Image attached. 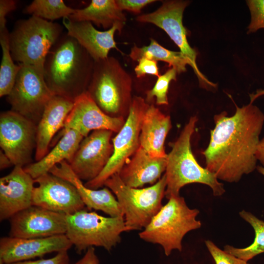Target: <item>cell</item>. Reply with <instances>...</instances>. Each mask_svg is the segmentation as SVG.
<instances>
[{
	"label": "cell",
	"mask_w": 264,
	"mask_h": 264,
	"mask_svg": "<svg viewBox=\"0 0 264 264\" xmlns=\"http://www.w3.org/2000/svg\"><path fill=\"white\" fill-rule=\"evenodd\" d=\"M235 105L233 115L223 111L214 116L215 127L202 152L205 168L218 179L230 183L238 182L256 169V152L264 124V113L252 103L242 107Z\"/></svg>",
	"instance_id": "6da1fadb"
},
{
	"label": "cell",
	"mask_w": 264,
	"mask_h": 264,
	"mask_svg": "<svg viewBox=\"0 0 264 264\" xmlns=\"http://www.w3.org/2000/svg\"><path fill=\"white\" fill-rule=\"evenodd\" d=\"M94 61L73 37L62 34L46 56L45 82L51 91L73 101L87 91Z\"/></svg>",
	"instance_id": "7a4b0ae2"
},
{
	"label": "cell",
	"mask_w": 264,
	"mask_h": 264,
	"mask_svg": "<svg viewBox=\"0 0 264 264\" xmlns=\"http://www.w3.org/2000/svg\"><path fill=\"white\" fill-rule=\"evenodd\" d=\"M198 120L196 116L190 117L177 140L172 144V150L167 154L165 196L168 199L179 196L182 187L194 183L209 186L215 196H221L225 191L216 175L200 166L193 154L191 138Z\"/></svg>",
	"instance_id": "3957f363"
},
{
	"label": "cell",
	"mask_w": 264,
	"mask_h": 264,
	"mask_svg": "<svg viewBox=\"0 0 264 264\" xmlns=\"http://www.w3.org/2000/svg\"><path fill=\"white\" fill-rule=\"evenodd\" d=\"M58 23L31 16L17 21L9 33V45L14 60L32 66L44 73V63L49 50L62 35Z\"/></svg>",
	"instance_id": "277c9868"
},
{
	"label": "cell",
	"mask_w": 264,
	"mask_h": 264,
	"mask_svg": "<svg viewBox=\"0 0 264 264\" xmlns=\"http://www.w3.org/2000/svg\"><path fill=\"white\" fill-rule=\"evenodd\" d=\"M132 82L130 76L119 62L108 57L94 61L87 91L106 114L123 117L122 114L129 112L132 102Z\"/></svg>",
	"instance_id": "5b68a950"
},
{
	"label": "cell",
	"mask_w": 264,
	"mask_h": 264,
	"mask_svg": "<svg viewBox=\"0 0 264 264\" xmlns=\"http://www.w3.org/2000/svg\"><path fill=\"white\" fill-rule=\"evenodd\" d=\"M199 213L197 209L190 208L183 197H171L139 233V237L146 242L160 245L166 256L175 249L181 251L184 236L201 226L196 219Z\"/></svg>",
	"instance_id": "8992f818"
},
{
	"label": "cell",
	"mask_w": 264,
	"mask_h": 264,
	"mask_svg": "<svg viewBox=\"0 0 264 264\" xmlns=\"http://www.w3.org/2000/svg\"><path fill=\"white\" fill-rule=\"evenodd\" d=\"M104 186L116 196L122 210L126 231L145 228L162 207L167 186L165 174L155 184L144 188L125 185L118 174L109 178Z\"/></svg>",
	"instance_id": "52a82bcc"
},
{
	"label": "cell",
	"mask_w": 264,
	"mask_h": 264,
	"mask_svg": "<svg viewBox=\"0 0 264 264\" xmlns=\"http://www.w3.org/2000/svg\"><path fill=\"white\" fill-rule=\"evenodd\" d=\"M66 235L78 254L93 246L110 251L126 231L124 217H106L86 208L66 215Z\"/></svg>",
	"instance_id": "ba28073f"
},
{
	"label": "cell",
	"mask_w": 264,
	"mask_h": 264,
	"mask_svg": "<svg viewBox=\"0 0 264 264\" xmlns=\"http://www.w3.org/2000/svg\"><path fill=\"white\" fill-rule=\"evenodd\" d=\"M148 105L141 97H134L130 106L128 116L123 127L112 140V154L101 173L94 179L86 182L87 187L97 190L105 181L118 173L139 147V136L144 115Z\"/></svg>",
	"instance_id": "9c48e42d"
},
{
	"label": "cell",
	"mask_w": 264,
	"mask_h": 264,
	"mask_svg": "<svg viewBox=\"0 0 264 264\" xmlns=\"http://www.w3.org/2000/svg\"><path fill=\"white\" fill-rule=\"evenodd\" d=\"M21 66L7 100L11 106V110L36 125L41 119L45 106L54 94L46 84L43 72L32 66Z\"/></svg>",
	"instance_id": "30bf717a"
},
{
	"label": "cell",
	"mask_w": 264,
	"mask_h": 264,
	"mask_svg": "<svg viewBox=\"0 0 264 264\" xmlns=\"http://www.w3.org/2000/svg\"><path fill=\"white\" fill-rule=\"evenodd\" d=\"M188 3L187 1L166 0L155 11L140 15L136 20L153 23L163 30L189 61L200 85L204 88H215L216 85L209 81L199 71L196 63L197 53L187 40V30L183 24L182 18Z\"/></svg>",
	"instance_id": "8fae6325"
},
{
	"label": "cell",
	"mask_w": 264,
	"mask_h": 264,
	"mask_svg": "<svg viewBox=\"0 0 264 264\" xmlns=\"http://www.w3.org/2000/svg\"><path fill=\"white\" fill-rule=\"evenodd\" d=\"M36 126L13 110L0 113V146L14 166L30 164L36 146Z\"/></svg>",
	"instance_id": "7c38bea8"
},
{
	"label": "cell",
	"mask_w": 264,
	"mask_h": 264,
	"mask_svg": "<svg viewBox=\"0 0 264 264\" xmlns=\"http://www.w3.org/2000/svg\"><path fill=\"white\" fill-rule=\"evenodd\" d=\"M32 205L65 214H72L86 208L76 187L69 182L50 173L34 179Z\"/></svg>",
	"instance_id": "4fadbf2b"
},
{
	"label": "cell",
	"mask_w": 264,
	"mask_h": 264,
	"mask_svg": "<svg viewBox=\"0 0 264 264\" xmlns=\"http://www.w3.org/2000/svg\"><path fill=\"white\" fill-rule=\"evenodd\" d=\"M112 132L107 130H95L82 140L68 163L82 181L93 180L107 165L113 151L111 143Z\"/></svg>",
	"instance_id": "5bb4252c"
},
{
	"label": "cell",
	"mask_w": 264,
	"mask_h": 264,
	"mask_svg": "<svg viewBox=\"0 0 264 264\" xmlns=\"http://www.w3.org/2000/svg\"><path fill=\"white\" fill-rule=\"evenodd\" d=\"M9 236L30 239L66 234V215L31 205L9 219Z\"/></svg>",
	"instance_id": "9a60e30c"
},
{
	"label": "cell",
	"mask_w": 264,
	"mask_h": 264,
	"mask_svg": "<svg viewBox=\"0 0 264 264\" xmlns=\"http://www.w3.org/2000/svg\"><path fill=\"white\" fill-rule=\"evenodd\" d=\"M72 245L66 234L30 239L2 237L0 240V264L31 260L52 252L68 251Z\"/></svg>",
	"instance_id": "2e32d148"
},
{
	"label": "cell",
	"mask_w": 264,
	"mask_h": 264,
	"mask_svg": "<svg viewBox=\"0 0 264 264\" xmlns=\"http://www.w3.org/2000/svg\"><path fill=\"white\" fill-rule=\"evenodd\" d=\"M125 122L123 117H111L104 113L86 91L74 101L63 132L74 130L84 138L91 131L107 130L118 132Z\"/></svg>",
	"instance_id": "e0dca14e"
},
{
	"label": "cell",
	"mask_w": 264,
	"mask_h": 264,
	"mask_svg": "<svg viewBox=\"0 0 264 264\" xmlns=\"http://www.w3.org/2000/svg\"><path fill=\"white\" fill-rule=\"evenodd\" d=\"M34 183V179L19 166L0 178V221L32 205Z\"/></svg>",
	"instance_id": "ac0fdd59"
},
{
	"label": "cell",
	"mask_w": 264,
	"mask_h": 264,
	"mask_svg": "<svg viewBox=\"0 0 264 264\" xmlns=\"http://www.w3.org/2000/svg\"><path fill=\"white\" fill-rule=\"evenodd\" d=\"M63 23L67 34L74 38L94 61L108 57L112 48L118 50L114 35L116 31L121 32L124 27L121 24H114L110 28L101 31L97 30L89 22H76L65 18Z\"/></svg>",
	"instance_id": "d6986e66"
},
{
	"label": "cell",
	"mask_w": 264,
	"mask_h": 264,
	"mask_svg": "<svg viewBox=\"0 0 264 264\" xmlns=\"http://www.w3.org/2000/svg\"><path fill=\"white\" fill-rule=\"evenodd\" d=\"M49 173L73 184L88 210L101 211L111 217H124L118 200L108 188L93 190L87 187L74 173L66 161L64 160L55 165Z\"/></svg>",
	"instance_id": "ffe728a7"
},
{
	"label": "cell",
	"mask_w": 264,
	"mask_h": 264,
	"mask_svg": "<svg viewBox=\"0 0 264 264\" xmlns=\"http://www.w3.org/2000/svg\"><path fill=\"white\" fill-rule=\"evenodd\" d=\"M73 105L74 101L57 95H54L47 104L36 126L35 158L37 161L48 153L53 136L63 128Z\"/></svg>",
	"instance_id": "44dd1931"
},
{
	"label": "cell",
	"mask_w": 264,
	"mask_h": 264,
	"mask_svg": "<svg viewBox=\"0 0 264 264\" xmlns=\"http://www.w3.org/2000/svg\"><path fill=\"white\" fill-rule=\"evenodd\" d=\"M167 157H154L140 146L131 159L118 173L127 186L140 188L147 184H154L166 170Z\"/></svg>",
	"instance_id": "7402d4cb"
},
{
	"label": "cell",
	"mask_w": 264,
	"mask_h": 264,
	"mask_svg": "<svg viewBox=\"0 0 264 264\" xmlns=\"http://www.w3.org/2000/svg\"><path fill=\"white\" fill-rule=\"evenodd\" d=\"M171 127L169 116L149 105L142 121L139 146L153 156L167 157L164 142Z\"/></svg>",
	"instance_id": "603a6c76"
},
{
	"label": "cell",
	"mask_w": 264,
	"mask_h": 264,
	"mask_svg": "<svg viewBox=\"0 0 264 264\" xmlns=\"http://www.w3.org/2000/svg\"><path fill=\"white\" fill-rule=\"evenodd\" d=\"M62 136L52 150L35 163L23 167L33 179L49 173L55 165L66 160L69 163L84 137L74 130L62 132Z\"/></svg>",
	"instance_id": "cb8c5ba5"
},
{
	"label": "cell",
	"mask_w": 264,
	"mask_h": 264,
	"mask_svg": "<svg viewBox=\"0 0 264 264\" xmlns=\"http://www.w3.org/2000/svg\"><path fill=\"white\" fill-rule=\"evenodd\" d=\"M73 21H87L105 29L110 28L114 24L123 26L126 17L115 0H92L85 8L76 9L68 17Z\"/></svg>",
	"instance_id": "d4e9b609"
},
{
	"label": "cell",
	"mask_w": 264,
	"mask_h": 264,
	"mask_svg": "<svg viewBox=\"0 0 264 264\" xmlns=\"http://www.w3.org/2000/svg\"><path fill=\"white\" fill-rule=\"evenodd\" d=\"M130 57L136 61L145 58L156 62H166L169 66L175 68L177 73L185 72L187 65L191 66L189 61L180 51L169 50L153 39H151L150 43L147 46L138 47L134 45L131 49Z\"/></svg>",
	"instance_id": "484cf974"
},
{
	"label": "cell",
	"mask_w": 264,
	"mask_h": 264,
	"mask_svg": "<svg viewBox=\"0 0 264 264\" xmlns=\"http://www.w3.org/2000/svg\"><path fill=\"white\" fill-rule=\"evenodd\" d=\"M241 217L249 223L254 229L255 238L250 245L242 248L226 245L224 250L246 262L256 256L264 253V221L249 212L242 210L239 213Z\"/></svg>",
	"instance_id": "4316f807"
},
{
	"label": "cell",
	"mask_w": 264,
	"mask_h": 264,
	"mask_svg": "<svg viewBox=\"0 0 264 264\" xmlns=\"http://www.w3.org/2000/svg\"><path fill=\"white\" fill-rule=\"evenodd\" d=\"M9 32L6 28L0 31V44L2 58L0 67V97L7 96L14 85L17 76L21 68L16 65L11 56L9 45Z\"/></svg>",
	"instance_id": "83f0119b"
},
{
	"label": "cell",
	"mask_w": 264,
	"mask_h": 264,
	"mask_svg": "<svg viewBox=\"0 0 264 264\" xmlns=\"http://www.w3.org/2000/svg\"><path fill=\"white\" fill-rule=\"evenodd\" d=\"M76 9L66 5L62 0H34L23 11L31 16L53 21L68 18Z\"/></svg>",
	"instance_id": "f1b7e54d"
},
{
	"label": "cell",
	"mask_w": 264,
	"mask_h": 264,
	"mask_svg": "<svg viewBox=\"0 0 264 264\" xmlns=\"http://www.w3.org/2000/svg\"><path fill=\"white\" fill-rule=\"evenodd\" d=\"M177 73L176 70L171 67L164 74L160 75L152 89L146 92V101H150L155 97L157 105H168L167 93L169 86L172 81L176 80Z\"/></svg>",
	"instance_id": "f546056e"
},
{
	"label": "cell",
	"mask_w": 264,
	"mask_h": 264,
	"mask_svg": "<svg viewBox=\"0 0 264 264\" xmlns=\"http://www.w3.org/2000/svg\"><path fill=\"white\" fill-rule=\"evenodd\" d=\"M246 3L251 14L247 33H254L264 28V0H249Z\"/></svg>",
	"instance_id": "4dcf8cb0"
},
{
	"label": "cell",
	"mask_w": 264,
	"mask_h": 264,
	"mask_svg": "<svg viewBox=\"0 0 264 264\" xmlns=\"http://www.w3.org/2000/svg\"><path fill=\"white\" fill-rule=\"evenodd\" d=\"M205 243L215 264H249L247 262L221 250L210 240L205 241Z\"/></svg>",
	"instance_id": "1f68e13d"
},
{
	"label": "cell",
	"mask_w": 264,
	"mask_h": 264,
	"mask_svg": "<svg viewBox=\"0 0 264 264\" xmlns=\"http://www.w3.org/2000/svg\"><path fill=\"white\" fill-rule=\"evenodd\" d=\"M138 65L134 68L135 73L138 78L150 74L157 76H160L157 62L155 61L142 58L137 61Z\"/></svg>",
	"instance_id": "d6a6232c"
},
{
	"label": "cell",
	"mask_w": 264,
	"mask_h": 264,
	"mask_svg": "<svg viewBox=\"0 0 264 264\" xmlns=\"http://www.w3.org/2000/svg\"><path fill=\"white\" fill-rule=\"evenodd\" d=\"M8 264H70V259L67 251H62L49 259L24 261Z\"/></svg>",
	"instance_id": "836d02e7"
},
{
	"label": "cell",
	"mask_w": 264,
	"mask_h": 264,
	"mask_svg": "<svg viewBox=\"0 0 264 264\" xmlns=\"http://www.w3.org/2000/svg\"><path fill=\"white\" fill-rule=\"evenodd\" d=\"M156 1L154 0H116V2L122 10H127L134 13H139L147 5Z\"/></svg>",
	"instance_id": "e575fe53"
},
{
	"label": "cell",
	"mask_w": 264,
	"mask_h": 264,
	"mask_svg": "<svg viewBox=\"0 0 264 264\" xmlns=\"http://www.w3.org/2000/svg\"><path fill=\"white\" fill-rule=\"evenodd\" d=\"M16 3L13 0H0V31L6 28V16L16 9Z\"/></svg>",
	"instance_id": "d590c367"
},
{
	"label": "cell",
	"mask_w": 264,
	"mask_h": 264,
	"mask_svg": "<svg viewBox=\"0 0 264 264\" xmlns=\"http://www.w3.org/2000/svg\"><path fill=\"white\" fill-rule=\"evenodd\" d=\"M74 264H99L94 247L88 248L84 256Z\"/></svg>",
	"instance_id": "8d00e7d4"
},
{
	"label": "cell",
	"mask_w": 264,
	"mask_h": 264,
	"mask_svg": "<svg viewBox=\"0 0 264 264\" xmlns=\"http://www.w3.org/2000/svg\"><path fill=\"white\" fill-rule=\"evenodd\" d=\"M256 157L264 167V137L260 140L256 152Z\"/></svg>",
	"instance_id": "74e56055"
},
{
	"label": "cell",
	"mask_w": 264,
	"mask_h": 264,
	"mask_svg": "<svg viewBox=\"0 0 264 264\" xmlns=\"http://www.w3.org/2000/svg\"><path fill=\"white\" fill-rule=\"evenodd\" d=\"M9 158L2 151L0 152V169L3 170L12 165Z\"/></svg>",
	"instance_id": "f35d334b"
},
{
	"label": "cell",
	"mask_w": 264,
	"mask_h": 264,
	"mask_svg": "<svg viewBox=\"0 0 264 264\" xmlns=\"http://www.w3.org/2000/svg\"><path fill=\"white\" fill-rule=\"evenodd\" d=\"M263 95H264V89H258L255 93L250 94V103H253L257 98Z\"/></svg>",
	"instance_id": "ab89813d"
},
{
	"label": "cell",
	"mask_w": 264,
	"mask_h": 264,
	"mask_svg": "<svg viewBox=\"0 0 264 264\" xmlns=\"http://www.w3.org/2000/svg\"><path fill=\"white\" fill-rule=\"evenodd\" d=\"M257 171L264 176V167L261 166H257Z\"/></svg>",
	"instance_id": "60d3db41"
}]
</instances>
